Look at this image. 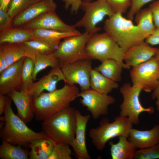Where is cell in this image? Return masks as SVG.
I'll use <instances>...</instances> for the list:
<instances>
[{
    "label": "cell",
    "instance_id": "34",
    "mask_svg": "<svg viewBox=\"0 0 159 159\" xmlns=\"http://www.w3.org/2000/svg\"><path fill=\"white\" fill-rule=\"evenodd\" d=\"M69 145L63 144H54L48 159H72V151Z\"/></svg>",
    "mask_w": 159,
    "mask_h": 159
},
{
    "label": "cell",
    "instance_id": "22",
    "mask_svg": "<svg viewBox=\"0 0 159 159\" xmlns=\"http://www.w3.org/2000/svg\"><path fill=\"white\" fill-rule=\"evenodd\" d=\"M33 38L32 29L11 26L0 32V44L22 43Z\"/></svg>",
    "mask_w": 159,
    "mask_h": 159
},
{
    "label": "cell",
    "instance_id": "33",
    "mask_svg": "<svg viewBox=\"0 0 159 159\" xmlns=\"http://www.w3.org/2000/svg\"><path fill=\"white\" fill-rule=\"evenodd\" d=\"M41 0H11L7 12L12 19L17 15Z\"/></svg>",
    "mask_w": 159,
    "mask_h": 159
},
{
    "label": "cell",
    "instance_id": "42",
    "mask_svg": "<svg viewBox=\"0 0 159 159\" xmlns=\"http://www.w3.org/2000/svg\"><path fill=\"white\" fill-rule=\"evenodd\" d=\"M9 66L8 61L2 52L0 51V74Z\"/></svg>",
    "mask_w": 159,
    "mask_h": 159
},
{
    "label": "cell",
    "instance_id": "31",
    "mask_svg": "<svg viewBox=\"0 0 159 159\" xmlns=\"http://www.w3.org/2000/svg\"><path fill=\"white\" fill-rule=\"evenodd\" d=\"M34 61L31 58L25 57L24 60L21 72V90L30 95L33 87V74Z\"/></svg>",
    "mask_w": 159,
    "mask_h": 159
},
{
    "label": "cell",
    "instance_id": "36",
    "mask_svg": "<svg viewBox=\"0 0 159 159\" xmlns=\"http://www.w3.org/2000/svg\"><path fill=\"white\" fill-rule=\"evenodd\" d=\"M114 13H120L122 14L125 13L129 9L131 0H105Z\"/></svg>",
    "mask_w": 159,
    "mask_h": 159
},
{
    "label": "cell",
    "instance_id": "44",
    "mask_svg": "<svg viewBox=\"0 0 159 159\" xmlns=\"http://www.w3.org/2000/svg\"><path fill=\"white\" fill-rule=\"evenodd\" d=\"M7 96L0 94V115L4 113L6 106Z\"/></svg>",
    "mask_w": 159,
    "mask_h": 159
},
{
    "label": "cell",
    "instance_id": "6",
    "mask_svg": "<svg viewBox=\"0 0 159 159\" xmlns=\"http://www.w3.org/2000/svg\"><path fill=\"white\" fill-rule=\"evenodd\" d=\"M133 125L127 117L120 115L115 117L112 122L104 118L100 121L98 127L89 131V135L93 145L101 151L107 143L112 138L122 136L128 138Z\"/></svg>",
    "mask_w": 159,
    "mask_h": 159
},
{
    "label": "cell",
    "instance_id": "10",
    "mask_svg": "<svg viewBox=\"0 0 159 159\" xmlns=\"http://www.w3.org/2000/svg\"><path fill=\"white\" fill-rule=\"evenodd\" d=\"M80 8L84 12V14L74 25L76 27L84 28L85 32L96 29L99 27H96L97 25L105 16L109 17L115 13L105 0L82 1Z\"/></svg>",
    "mask_w": 159,
    "mask_h": 159
},
{
    "label": "cell",
    "instance_id": "16",
    "mask_svg": "<svg viewBox=\"0 0 159 159\" xmlns=\"http://www.w3.org/2000/svg\"><path fill=\"white\" fill-rule=\"evenodd\" d=\"M57 6L53 0H41L15 16L12 26L21 27L44 14L55 11Z\"/></svg>",
    "mask_w": 159,
    "mask_h": 159
},
{
    "label": "cell",
    "instance_id": "17",
    "mask_svg": "<svg viewBox=\"0 0 159 159\" xmlns=\"http://www.w3.org/2000/svg\"><path fill=\"white\" fill-rule=\"evenodd\" d=\"M157 49L143 41L126 50L123 61L126 64L130 67L138 65L153 57Z\"/></svg>",
    "mask_w": 159,
    "mask_h": 159
},
{
    "label": "cell",
    "instance_id": "11",
    "mask_svg": "<svg viewBox=\"0 0 159 159\" xmlns=\"http://www.w3.org/2000/svg\"><path fill=\"white\" fill-rule=\"evenodd\" d=\"M91 59H87L63 65L61 69L65 77L66 84H78L81 91L90 88V72L92 69Z\"/></svg>",
    "mask_w": 159,
    "mask_h": 159
},
{
    "label": "cell",
    "instance_id": "9",
    "mask_svg": "<svg viewBox=\"0 0 159 159\" xmlns=\"http://www.w3.org/2000/svg\"><path fill=\"white\" fill-rule=\"evenodd\" d=\"M130 76L133 86L150 92L156 87L159 80V61L153 57L146 62L132 67Z\"/></svg>",
    "mask_w": 159,
    "mask_h": 159
},
{
    "label": "cell",
    "instance_id": "41",
    "mask_svg": "<svg viewBox=\"0 0 159 159\" xmlns=\"http://www.w3.org/2000/svg\"><path fill=\"white\" fill-rule=\"evenodd\" d=\"M145 41L152 46L159 44V28H156L152 34L145 39Z\"/></svg>",
    "mask_w": 159,
    "mask_h": 159
},
{
    "label": "cell",
    "instance_id": "20",
    "mask_svg": "<svg viewBox=\"0 0 159 159\" xmlns=\"http://www.w3.org/2000/svg\"><path fill=\"white\" fill-rule=\"evenodd\" d=\"M65 79L61 68H51L46 75L34 82L30 95L33 98L38 97L44 90L49 92L57 89V83Z\"/></svg>",
    "mask_w": 159,
    "mask_h": 159
},
{
    "label": "cell",
    "instance_id": "29",
    "mask_svg": "<svg viewBox=\"0 0 159 159\" xmlns=\"http://www.w3.org/2000/svg\"><path fill=\"white\" fill-rule=\"evenodd\" d=\"M34 60V66L33 78L34 80H36L38 73L47 67L61 68L62 67L59 60L54 56L53 53L51 54H37Z\"/></svg>",
    "mask_w": 159,
    "mask_h": 159
},
{
    "label": "cell",
    "instance_id": "25",
    "mask_svg": "<svg viewBox=\"0 0 159 159\" xmlns=\"http://www.w3.org/2000/svg\"><path fill=\"white\" fill-rule=\"evenodd\" d=\"M90 86L91 89L105 94H108L118 87L117 82L106 77L100 72L93 69L90 72Z\"/></svg>",
    "mask_w": 159,
    "mask_h": 159
},
{
    "label": "cell",
    "instance_id": "24",
    "mask_svg": "<svg viewBox=\"0 0 159 159\" xmlns=\"http://www.w3.org/2000/svg\"><path fill=\"white\" fill-rule=\"evenodd\" d=\"M54 144L47 138H38L33 140L28 145L30 148L29 159H48Z\"/></svg>",
    "mask_w": 159,
    "mask_h": 159
},
{
    "label": "cell",
    "instance_id": "7",
    "mask_svg": "<svg viewBox=\"0 0 159 159\" xmlns=\"http://www.w3.org/2000/svg\"><path fill=\"white\" fill-rule=\"evenodd\" d=\"M98 27L90 32L69 36L60 42L53 53L62 66L80 60L88 59L85 50L86 44L90 37L101 30Z\"/></svg>",
    "mask_w": 159,
    "mask_h": 159
},
{
    "label": "cell",
    "instance_id": "32",
    "mask_svg": "<svg viewBox=\"0 0 159 159\" xmlns=\"http://www.w3.org/2000/svg\"><path fill=\"white\" fill-rule=\"evenodd\" d=\"M26 53V57L34 59L37 54H51L55 49L41 41L33 39L23 43Z\"/></svg>",
    "mask_w": 159,
    "mask_h": 159
},
{
    "label": "cell",
    "instance_id": "23",
    "mask_svg": "<svg viewBox=\"0 0 159 159\" xmlns=\"http://www.w3.org/2000/svg\"><path fill=\"white\" fill-rule=\"evenodd\" d=\"M118 142H109L110 153L112 159H133L137 149L128 139L127 137L120 136Z\"/></svg>",
    "mask_w": 159,
    "mask_h": 159
},
{
    "label": "cell",
    "instance_id": "40",
    "mask_svg": "<svg viewBox=\"0 0 159 159\" xmlns=\"http://www.w3.org/2000/svg\"><path fill=\"white\" fill-rule=\"evenodd\" d=\"M82 2V0H65L64 8L67 9L71 6V13H77L80 7Z\"/></svg>",
    "mask_w": 159,
    "mask_h": 159
},
{
    "label": "cell",
    "instance_id": "1",
    "mask_svg": "<svg viewBox=\"0 0 159 159\" xmlns=\"http://www.w3.org/2000/svg\"><path fill=\"white\" fill-rule=\"evenodd\" d=\"M79 92L78 88L74 85L67 84L53 91L43 92L34 98L36 119L42 121L70 107L71 103L78 97Z\"/></svg>",
    "mask_w": 159,
    "mask_h": 159
},
{
    "label": "cell",
    "instance_id": "26",
    "mask_svg": "<svg viewBox=\"0 0 159 159\" xmlns=\"http://www.w3.org/2000/svg\"><path fill=\"white\" fill-rule=\"evenodd\" d=\"M135 21L146 38L152 34L156 28L149 7L141 9L135 15Z\"/></svg>",
    "mask_w": 159,
    "mask_h": 159
},
{
    "label": "cell",
    "instance_id": "13",
    "mask_svg": "<svg viewBox=\"0 0 159 159\" xmlns=\"http://www.w3.org/2000/svg\"><path fill=\"white\" fill-rule=\"evenodd\" d=\"M34 29H45L64 32L80 33L74 25H69L63 21L55 11L44 14L20 27Z\"/></svg>",
    "mask_w": 159,
    "mask_h": 159
},
{
    "label": "cell",
    "instance_id": "3",
    "mask_svg": "<svg viewBox=\"0 0 159 159\" xmlns=\"http://www.w3.org/2000/svg\"><path fill=\"white\" fill-rule=\"evenodd\" d=\"M11 101L7 96L4 112V125L1 134L2 139L14 145L28 146L34 140L47 138L43 132H37L30 129L14 113L11 107Z\"/></svg>",
    "mask_w": 159,
    "mask_h": 159
},
{
    "label": "cell",
    "instance_id": "30",
    "mask_svg": "<svg viewBox=\"0 0 159 159\" xmlns=\"http://www.w3.org/2000/svg\"><path fill=\"white\" fill-rule=\"evenodd\" d=\"M29 152L20 145L12 144L2 139L0 146V158L1 159H29Z\"/></svg>",
    "mask_w": 159,
    "mask_h": 159
},
{
    "label": "cell",
    "instance_id": "19",
    "mask_svg": "<svg viewBox=\"0 0 159 159\" xmlns=\"http://www.w3.org/2000/svg\"><path fill=\"white\" fill-rule=\"evenodd\" d=\"M128 139L139 149L154 146L159 143V125H156L147 130H140L132 128Z\"/></svg>",
    "mask_w": 159,
    "mask_h": 159
},
{
    "label": "cell",
    "instance_id": "28",
    "mask_svg": "<svg viewBox=\"0 0 159 159\" xmlns=\"http://www.w3.org/2000/svg\"><path fill=\"white\" fill-rule=\"evenodd\" d=\"M0 51L8 62L9 66L26 57L23 43H4L0 44Z\"/></svg>",
    "mask_w": 159,
    "mask_h": 159
},
{
    "label": "cell",
    "instance_id": "5",
    "mask_svg": "<svg viewBox=\"0 0 159 159\" xmlns=\"http://www.w3.org/2000/svg\"><path fill=\"white\" fill-rule=\"evenodd\" d=\"M85 50L89 59L101 62L113 59L125 69L130 67L123 62L125 50L105 32L93 34L88 41Z\"/></svg>",
    "mask_w": 159,
    "mask_h": 159
},
{
    "label": "cell",
    "instance_id": "15",
    "mask_svg": "<svg viewBox=\"0 0 159 159\" xmlns=\"http://www.w3.org/2000/svg\"><path fill=\"white\" fill-rule=\"evenodd\" d=\"M75 113L76 122L75 135L70 145L78 159H90L91 157L86 145L85 132L87 124L90 115H83L79 110H76Z\"/></svg>",
    "mask_w": 159,
    "mask_h": 159
},
{
    "label": "cell",
    "instance_id": "47",
    "mask_svg": "<svg viewBox=\"0 0 159 159\" xmlns=\"http://www.w3.org/2000/svg\"><path fill=\"white\" fill-rule=\"evenodd\" d=\"M91 0H82V1L85 2H90Z\"/></svg>",
    "mask_w": 159,
    "mask_h": 159
},
{
    "label": "cell",
    "instance_id": "46",
    "mask_svg": "<svg viewBox=\"0 0 159 159\" xmlns=\"http://www.w3.org/2000/svg\"><path fill=\"white\" fill-rule=\"evenodd\" d=\"M154 57L156 58L159 61V47L157 48V50Z\"/></svg>",
    "mask_w": 159,
    "mask_h": 159
},
{
    "label": "cell",
    "instance_id": "2",
    "mask_svg": "<svg viewBox=\"0 0 159 159\" xmlns=\"http://www.w3.org/2000/svg\"><path fill=\"white\" fill-rule=\"evenodd\" d=\"M76 109L69 107L42 121L43 132L55 144L70 145L75 138Z\"/></svg>",
    "mask_w": 159,
    "mask_h": 159
},
{
    "label": "cell",
    "instance_id": "38",
    "mask_svg": "<svg viewBox=\"0 0 159 159\" xmlns=\"http://www.w3.org/2000/svg\"><path fill=\"white\" fill-rule=\"evenodd\" d=\"M11 19L7 12L0 9V32L12 26Z\"/></svg>",
    "mask_w": 159,
    "mask_h": 159
},
{
    "label": "cell",
    "instance_id": "39",
    "mask_svg": "<svg viewBox=\"0 0 159 159\" xmlns=\"http://www.w3.org/2000/svg\"><path fill=\"white\" fill-rule=\"evenodd\" d=\"M149 8L151 13L155 28H159V0L153 1L150 4Z\"/></svg>",
    "mask_w": 159,
    "mask_h": 159
},
{
    "label": "cell",
    "instance_id": "12",
    "mask_svg": "<svg viewBox=\"0 0 159 159\" xmlns=\"http://www.w3.org/2000/svg\"><path fill=\"white\" fill-rule=\"evenodd\" d=\"M77 97H81L80 103L86 108L95 120L101 116L107 115L108 106L115 102L112 96L99 92L91 88L80 92Z\"/></svg>",
    "mask_w": 159,
    "mask_h": 159
},
{
    "label": "cell",
    "instance_id": "14",
    "mask_svg": "<svg viewBox=\"0 0 159 159\" xmlns=\"http://www.w3.org/2000/svg\"><path fill=\"white\" fill-rule=\"evenodd\" d=\"M25 57L10 65L0 74V94L8 96L14 91L21 90V72Z\"/></svg>",
    "mask_w": 159,
    "mask_h": 159
},
{
    "label": "cell",
    "instance_id": "18",
    "mask_svg": "<svg viewBox=\"0 0 159 159\" xmlns=\"http://www.w3.org/2000/svg\"><path fill=\"white\" fill-rule=\"evenodd\" d=\"M8 96L16 107L17 116L26 124L31 122L34 116L33 98L22 91H14Z\"/></svg>",
    "mask_w": 159,
    "mask_h": 159
},
{
    "label": "cell",
    "instance_id": "35",
    "mask_svg": "<svg viewBox=\"0 0 159 159\" xmlns=\"http://www.w3.org/2000/svg\"><path fill=\"white\" fill-rule=\"evenodd\" d=\"M159 158V143L147 148L137 150L134 159H155Z\"/></svg>",
    "mask_w": 159,
    "mask_h": 159
},
{
    "label": "cell",
    "instance_id": "45",
    "mask_svg": "<svg viewBox=\"0 0 159 159\" xmlns=\"http://www.w3.org/2000/svg\"><path fill=\"white\" fill-rule=\"evenodd\" d=\"M11 0H0V9L7 12L9 4Z\"/></svg>",
    "mask_w": 159,
    "mask_h": 159
},
{
    "label": "cell",
    "instance_id": "21",
    "mask_svg": "<svg viewBox=\"0 0 159 159\" xmlns=\"http://www.w3.org/2000/svg\"><path fill=\"white\" fill-rule=\"evenodd\" d=\"M32 30L33 39L44 42L55 50L58 47L62 39H64L69 36L78 35L81 33L64 32L45 29H35Z\"/></svg>",
    "mask_w": 159,
    "mask_h": 159
},
{
    "label": "cell",
    "instance_id": "43",
    "mask_svg": "<svg viewBox=\"0 0 159 159\" xmlns=\"http://www.w3.org/2000/svg\"><path fill=\"white\" fill-rule=\"evenodd\" d=\"M151 97L153 100H157L156 103L157 109L159 111V80L156 87L153 91Z\"/></svg>",
    "mask_w": 159,
    "mask_h": 159
},
{
    "label": "cell",
    "instance_id": "48",
    "mask_svg": "<svg viewBox=\"0 0 159 159\" xmlns=\"http://www.w3.org/2000/svg\"><path fill=\"white\" fill-rule=\"evenodd\" d=\"M62 0V1H63V2H64L65 0Z\"/></svg>",
    "mask_w": 159,
    "mask_h": 159
},
{
    "label": "cell",
    "instance_id": "4",
    "mask_svg": "<svg viewBox=\"0 0 159 159\" xmlns=\"http://www.w3.org/2000/svg\"><path fill=\"white\" fill-rule=\"evenodd\" d=\"M120 13H115L105 21L104 29L125 51L145 39L137 25Z\"/></svg>",
    "mask_w": 159,
    "mask_h": 159
},
{
    "label": "cell",
    "instance_id": "37",
    "mask_svg": "<svg viewBox=\"0 0 159 159\" xmlns=\"http://www.w3.org/2000/svg\"><path fill=\"white\" fill-rule=\"evenodd\" d=\"M156 0H131L130 6L127 14V18L132 20L136 14L145 4Z\"/></svg>",
    "mask_w": 159,
    "mask_h": 159
},
{
    "label": "cell",
    "instance_id": "27",
    "mask_svg": "<svg viewBox=\"0 0 159 159\" xmlns=\"http://www.w3.org/2000/svg\"><path fill=\"white\" fill-rule=\"evenodd\" d=\"M122 67L115 60L108 59L102 62V63L94 69L100 72L106 77L116 82L121 80Z\"/></svg>",
    "mask_w": 159,
    "mask_h": 159
},
{
    "label": "cell",
    "instance_id": "8",
    "mask_svg": "<svg viewBox=\"0 0 159 159\" xmlns=\"http://www.w3.org/2000/svg\"><path fill=\"white\" fill-rule=\"evenodd\" d=\"M142 90L141 88L128 83L124 84L120 89L123 97V102L120 107V115L127 117L135 125L139 123V116L142 112H146L151 114L154 112L153 107L145 108L141 104L139 97Z\"/></svg>",
    "mask_w": 159,
    "mask_h": 159
}]
</instances>
